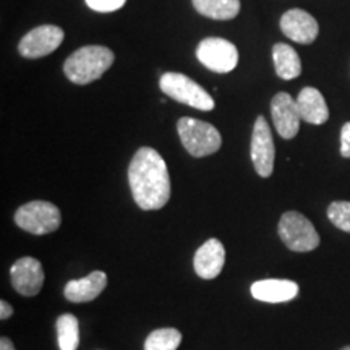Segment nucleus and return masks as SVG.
Returning <instances> with one entry per match:
<instances>
[{"label": "nucleus", "mask_w": 350, "mask_h": 350, "mask_svg": "<svg viewBox=\"0 0 350 350\" xmlns=\"http://www.w3.org/2000/svg\"><path fill=\"white\" fill-rule=\"evenodd\" d=\"M273 60H274L275 73H278V77H281L282 80H294V78L300 77L301 73L300 57L295 52L294 47H291L288 44H284V42L274 44Z\"/></svg>", "instance_id": "obj_17"}, {"label": "nucleus", "mask_w": 350, "mask_h": 350, "mask_svg": "<svg viewBox=\"0 0 350 350\" xmlns=\"http://www.w3.org/2000/svg\"><path fill=\"white\" fill-rule=\"evenodd\" d=\"M226 262L224 245L217 239H209L196 250L193 258L195 273L201 279H214L221 274Z\"/></svg>", "instance_id": "obj_13"}, {"label": "nucleus", "mask_w": 350, "mask_h": 350, "mask_svg": "<svg viewBox=\"0 0 350 350\" xmlns=\"http://www.w3.org/2000/svg\"><path fill=\"white\" fill-rule=\"evenodd\" d=\"M200 15L211 20L227 21L235 18L240 12V0H191Z\"/></svg>", "instance_id": "obj_18"}, {"label": "nucleus", "mask_w": 350, "mask_h": 350, "mask_svg": "<svg viewBox=\"0 0 350 350\" xmlns=\"http://www.w3.org/2000/svg\"><path fill=\"white\" fill-rule=\"evenodd\" d=\"M113 52L104 46H85L65 60L64 73L75 85L99 80L113 64Z\"/></svg>", "instance_id": "obj_2"}, {"label": "nucleus", "mask_w": 350, "mask_h": 350, "mask_svg": "<svg viewBox=\"0 0 350 350\" xmlns=\"http://www.w3.org/2000/svg\"><path fill=\"white\" fill-rule=\"evenodd\" d=\"M10 281L16 292L25 297H34L44 286V269L36 258L25 256L13 262Z\"/></svg>", "instance_id": "obj_10"}, {"label": "nucleus", "mask_w": 350, "mask_h": 350, "mask_svg": "<svg viewBox=\"0 0 350 350\" xmlns=\"http://www.w3.org/2000/svg\"><path fill=\"white\" fill-rule=\"evenodd\" d=\"M107 286V275L104 271H93L83 279L70 281L64 288L65 299L72 304H85L98 299Z\"/></svg>", "instance_id": "obj_15"}, {"label": "nucleus", "mask_w": 350, "mask_h": 350, "mask_svg": "<svg viewBox=\"0 0 350 350\" xmlns=\"http://www.w3.org/2000/svg\"><path fill=\"white\" fill-rule=\"evenodd\" d=\"M271 117L278 133L284 139H292L297 137L300 130V112L297 107V100L291 94L278 93L271 100Z\"/></svg>", "instance_id": "obj_11"}, {"label": "nucleus", "mask_w": 350, "mask_h": 350, "mask_svg": "<svg viewBox=\"0 0 350 350\" xmlns=\"http://www.w3.org/2000/svg\"><path fill=\"white\" fill-rule=\"evenodd\" d=\"M327 217L338 229L350 234V203L349 201H334L327 208Z\"/></svg>", "instance_id": "obj_21"}, {"label": "nucleus", "mask_w": 350, "mask_h": 350, "mask_svg": "<svg viewBox=\"0 0 350 350\" xmlns=\"http://www.w3.org/2000/svg\"><path fill=\"white\" fill-rule=\"evenodd\" d=\"M196 57L204 67L216 73H229L237 67L239 51L222 38H206L196 47Z\"/></svg>", "instance_id": "obj_7"}, {"label": "nucleus", "mask_w": 350, "mask_h": 350, "mask_svg": "<svg viewBox=\"0 0 350 350\" xmlns=\"http://www.w3.org/2000/svg\"><path fill=\"white\" fill-rule=\"evenodd\" d=\"M62 41L64 31L59 26L42 25L25 34L18 44V51L26 59H39L52 54Z\"/></svg>", "instance_id": "obj_9"}, {"label": "nucleus", "mask_w": 350, "mask_h": 350, "mask_svg": "<svg viewBox=\"0 0 350 350\" xmlns=\"http://www.w3.org/2000/svg\"><path fill=\"white\" fill-rule=\"evenodd\" d=\"M129 183L135 203L144 211H154L167 204L170 177L163 156L150 146L135 152L129 165Z\"/></svg>", "instance_id": "obj_1"}, {"label": "nucleus", "mask_w": 350, "mask_h": 350, "mask_svg": "<svg viewBox=\"0 0 350 350\" xmlns=\"http://www.w3.org/2000/svg\"><path fill=\"white\" fill-rule=\"evenodd\" d=\"M340 154L350 157V122L344 124L342 130H340Z\"/></svg>", "instance_id": "obj_23"}, {"label": "nucleus", "mask_w": 350, "mask_h": 350, "mask_svg": "<svg viewBox=\"0 0 350 350\" xmlns=\"http://www.w3.org/2000/svg\"><path fill=\"white\" fill-rule=\"evenodd\" d=\"M281 29L292 41L299 44H312L318 38L319 25L308 12L292 8L282 15Z\"/></svg>", "instance_id": "obj_12"}, {"label": "nucleus", "mask_w": 350, "mask_h": 350, "mask_svg": "<svg viewBox=\"0 0 350 350\" xmlns=\"http://www.w3.org/2000/svg\"><path fill=\"white\" fill-rule=\"evenodd\" d=\"M279 237L288 250L297 253L313 252L319 245V234L308 217L301 213L287 211L279 221Z\"/></svg>", "instance_id": "obj_5"}, {"label": "nucleus", "mask_w": 350, "mask_h": 350, "mask_svg": "<svg viewBox=\"0 0 350 350\" xmlns=\"http://www.w3.org/2000/svg\"><path fill=\"white\" fill-rule=\"evenodd\" d=\"M0 350H15V347H13L10 339L2 338V339H0Z\"/></svg>", "instance_id": "obj_25"}, {"label": "nucleus", "mask_w": 350, "mask_h": 350, "mask_svg": "<svg viewBox=\"0 0 350 350\" xmlns=\"http://www.w3.org/2000/svg\"><path fill=\"white\" fill-rule=\"evenodd\" d=\"M15 222L20 229L29 234L46 235L59 229L62 214L49 201H31L16 209Z\"/></svg>", "instance_id": "obj_6"}, {"label": "nucleus", "mask_w": 350, "mask_h": 350, "mask_svg": "<svg viewBox=\"0 0 350 350\" xmlns=\"http://www.w3.org/2000/svg\"><path fill=\"white\" fill-rule=\"evenodd\" d=\"M274 159L275 148L273 135H271L268 122L265 117L260 116L253 125L252 135V161L260 177L266 178L273 174Z\"/></svg>", "instance_id": "obj_8"}, {"label": "nucleus", "mask_w": 350, "mask_h": 350, "mask_svg": "<svg viewBox=\"0 0 350 350\" xmlns=\"http://www.w3.org/2000/svg\"><path fill=\"white\" fill-rule=\"evenodd\" d=\"M180 342V331L175 327H161L148 336L144 340V350H177Z\"/></svg>", "instance_id": "obj_20"}, {"label": "nucleus", "mask_w": 350, "mask_h": 350, "mask_svg": "<svg viewBox=\"0 0 350 350\" xmlns=\"http://www.w3.org/2000/svg\"><path fill=\"white\" fill-rule=\"evenodd\" d=\"M297 107L301 120H305L306 124L323 125L329 119V109L317 88H304L297 98Z\"/></svg>", "instance_id": "obj_16"}, {"label": "nucleus", "mask_w": 350, "mask_h": 350, "mask_svg": "<svg viewBox=\"0 0 350 350\" xmlns=\"http://www.w3.org/2000/svg\"><path fill=\"white\" fill-rule=\"evenodd\" d=\"M86 5L94 12L109 13L116 12L125 5L126 0H85Z\"/></svg>", "instance_id": "obj_22"}, {"label": "nucleus", "mask_w": 350, "mask_h": 350, "mask_svg": "<svg viewBox=\"0 0 350 350\" xmlns=\"http://www.w3.org/2000/svg\"><path fill=\"white\" fill-rule=\"evenodd\" d=\"M177 131L183 148L193 157L214 154L222 144L221 133L216 126L191 117H182L177 124Z\"/></svg>", "instance_id": "obj_3"}, {"label": "nucleus", "mask_w": 350, "mask_h": 350, "mask_svg": "<svg viewBox=\"0 0 350 350\" xmlns=\"http://www.w3.org/2000/svg\"><path fill=\"white\" fill-rule=\"evenodd\" d=\"M57 338L60 350H77L80 345V323L75 314L64 313L57 319Z\"/></svg>", "instance_id": "obj_19"}, {"label": "nucleus", "mask_w": 350, "mask_h": 350, "mask_svg": "<svg viewBox=\"0 0 350 350\" xmlns=\"http://www.w3.org/2000/svg\"><path fill=\"white\" fill-rule=\"evenodd\" d=\"M253 299L266 304H282L291 301L299 295V284L287 279H265L253 282L250 288Z\"/></svg>", "instance_id": "obj_14"}, {"label": "nucleus", "mask_w": 350, "mask_h": 350, "mask_svg": "<svg viewBox=\"0 0 350 350\" xmlns=\"http://www.w3.org/2000/svg\"><path fill=\"white\" fill-rule=\"evenodd\" d=\"M159 86L163 93L167 94L169 98L175 99L177 103L198 109V111L209 112L216 106L211 94L203 86H200L198 83L187 75H182V73H164L159 80Z\"/></svg>", "instance_id": "obj_4"}, {"label": "nucleus", "mask_w": 350, "mask_h": 350, "mask_svg": "<svg viewBox=\"0 0 350 350\" xmlns=\"http://www.w3.org/2000/svg\"><path fill=\"white\" fill-rule=\"evenodd\" d=\"M340 350H350V345H347V347H342Z\"/></svg>", "instance_id": "obj_26"}, {"label": "nucleus", "mask_w": 350, "mask_h": 350, "mask_svg": "<svg viewBox=\"0 0 350 350\" xmlns=\"http://www.w3.org/2000/svg\"><path fill=\"white\" fill-rule=\"evenodd\" d=\"M13 314V308H12V305L10 304H7L5 300H2L0 301V319H3V321H5L7 318H10Z\"/></svg>", "instance_id": "obj_24"}]
</instances>
